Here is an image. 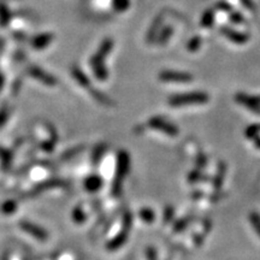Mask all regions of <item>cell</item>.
<instances>
[{
	"mask_svg": "<svg viewBox=\"0 0 260 260\" xmlns=\"http://www.w3.org/2000/svg\"><path fill=\"white\" fill-rule=\"evenodd\" d=\"M130 166V158L128 152L125 150H119L117 155V168L116 174H114L113 182H112V194L113 196H119L122 193L123 180L127 176Z\"/></svg>",
	"mask_w": 260,
	"mask_h": 260,
	"instance_id": "cell-1",
	"label": "cell"
},
{
	"mask_svg": "<svg viewBox=\"0 0 260 260\" xmlns=\"http://www.w3.org/2000/svg\"><path fill=\"white\" fill-rule=\"evenodd\" d=\"M207 101H209V95L206 93L194 92L171 97L169 99V104L172 108H183V106L188 105H202V104H206Z\"/></svg>",
	"mask_w": 260,
	"mask_h": 260,
	"instance_id": "cell-2",
	"label": "cell"
},
{
	"mask_svg": "<svg viewBox=\"0 0 260 260\" xmlns=\"http://www.w3.org/2000/svg\"><path fill=\"white\" fill-rule=\"evenodd\" d=\"M130 226H131V215L129 212H125L124 217H123L122 221V228H120L119 232L116 235V236L112 237L111 241H109V243L106 245V248H108L109 251L113 252L122 247V246L127 242Z\"/></svg>",
	"mask_w": 260,
	"mask_h": 260,
	"instance_id": "cell-3",
	"label": "cell"
},
{
	"mask_svg": "<svg viewBox=\"0 0 260 260\" xmlns=\"http://www.w3.org/2000/svg\"><path fill=\"white\" fill-rule=\"evenodd\" d=\"M147 125L150 129L160 131V133L166 134V135L171 136V138L179 135V129L175 127V124H172L169 120L161 118V117H152L147 123Z\"/></svg>",
	"mask_w": 260,
	"mask_h": 260,
	"instance_id": "cell-4",
	"label": "cell"
},
{
	"mask_svg": "<svg viewBox=\"0 0 260 260\" xmlns=\"http://www.w3.org/2000/svg\"><path fill=\"white\" fill-rule=\"evenodd\" d=\"M20 228L22 229V231L30 235L33 239L40 241V242H45V241H47L48 237H50V235H48V232L46 231L45 229L37 225V224L32 223V222L22 221L20 223Z\"/></svg>",
	"mask_w": 260,
	"mask_h": 260,
	"instance_id": "cell-5",
	"label": "cell"
},
{
	"mask_svg": "<svg viewBox=\"0 0 260 260\" xmlns=\"http://www.w3.org/2000/svg\"><path fill=\"white\" fill-rule=\"evenodd\" d=\"M159 78L164 82H176V83H186L193 80L189 74L180 71H163L160 73Z\"/></svg>",
	"mask_w": 260,
	"mask_h": 260,
	"instance_id": "cell-6",
	"label": "cell"
},
{
	"mask_svg": "<svg viewBox=\"0 0 260 260\" xmlns=\"http://www.w3.org/2000/svg\"><path fill=\"white\" fill-rule=\"evenodd\" d=\"M28 74L32 76L33 78L40 81L41 83L46 84V86L52 87L57 84V80L53 77V76L50 75V74H47L46 71H43L42 69H40V68H37V67H30L28 69Z\"/></svg>",
	"mask_w": 260,
	"mask_h": 260,
	"instance_id": "cell-7",
	"label": "cell"
},
{
	"mask_svg": "<svg viewBox=\"0 0 260 260\" xmlns=\"http://www.w3.org/2000/svg\"><path fill=\"white\" fill-rule=\"evenodd\" d=\"M104 182L103 179L99 176V175H90V176L86 177L83 182V187L88 193H97L103 187Z\"/></svg>",
	"mask_w": 260,
	"mask_h": 260,
	"instance_id": "cell-8",
	"label": "cell"
},
{
	"mask_svg": "<svg viewBox=\"0 0 260 260\" xmlns=\"http://www.w3.org/2000/svg\"><path fill=\"white\" fill-rule=\"evenodd\" d=\"M236 100L239 101L240 104H243V105H245L247 109H250L251 111L260 113V104H259V101L257 99H254V98L247 97V95H245V94H237Z\"/></svg>",
	"mask_w": 260,
	"mask_h": 260,
	"instance_id": "cell-9",
	"label": "cell"
},
{
	"mask_svg": "<svg viewBox=\"0 0 260 260\" xmlns=\"http://www.w3.org/2000/svg\"><path fill=\"white\" fill-rule=\"evenodd\" d=\"M52 40H53V35L52 34L37 35V37H35L34 39L32 40V46L35 50H43V48L50 45Z\"/></svg>",
	"mask_w": 260,
	"mask_h": 260,
	"instance_id": "cell-10",
	"label": "cell"
},
{
	"mask_svg": "<svg viewBox=\"0 0 260 260\" xmlns=\"http://www.w3.org/2000/svg\"><path fill=\"white\" fill-rule=\"evenodd\" d=\"M71 74H73L74 80L77 82L81 87H83V88H86V89H90L92 83H90L89 78L84 75L83 71H82L81 69H78L77 67H74L73 70H71Z\"/></svg>",
	"mask_w": 260,
	"mask_h": 260,
	"instance_id": "cell-11",
	"label": "cell"
},
{
	"mask_svg": "<svg viewBox=\"0 0 260 260\" xmlns=\"http://www.w3.org/2000/svg\"><path fill=\"white\" fill-rule=\"evenodd\" d=\"M71 217H73L74 223L78 224V225L84 224L87 221V215H86V212H84V210L82 209L81 205H78V206H76L75 209H74Z\"/></svg>",
	"mask_w": 260,
	"mask_h": 260,
	"instance_id": "cell-12",
	"label": "cell"
},
{
	"mask_svg": "<svg viewBox=\"0 0 260 260\" xmlns=\"http://www.w3.org/2000/svg\"><path fill=\"white\" fill-rule=\"evenodd\" d=\"M11 160H12V154H11L10 150L0 149V168H1L2 170L10 169Z\"/></svg>",
	"mask_w": 260,
	"mask_h": 260,
	"instance_id": "cell-13",
	"label": "cell"
},
{
	"mask_svg": "<svg viewBox=\"0 0 260 260\" xmlns=\"http://www.w3.org/2000/svg\"><path fill=\"white\" fill-rule=\"evenodd\" d=\"M224 34L229 37V39L234 41L236 43H245L247 41V35L241 34V33L234 32V30H224Z\"/></svg>",
	"mask_w": 260,
	"mask_h": 260,
	"instance_id": "cell-14",
	"label": "cell"
},
{
	"mask_svg": "<svg viewBox=\"0 0 260 260\" xmlns=\"http://www.w3.org/2000/svg\"><path fill=\"white\" fill-rule=\"evenodd\" d=\"M17 207H18L17 202L13 201V200H7V201H5L4 204L1 205V206H0V211H1L2 215L10 216V215H13V213L16 212Z\"/></svg>",
	"mask_w": 260,
	"mask_h": 260,
	"instance_id": "cell-15",
	"label": "cell"
},
{
	"mask_svg": "<svg viewBox=\"0 0 260 260\" xmlns=\"http://www.w3.org/2000/svg\"><path fill=\"white\" fill-rule=\"evenodd\" d=\"M139 216H140V218L142 220L144 223H147V224H150L153 223V221L155 220V215L154 212H153L150 209H141L140 212H139Z\"/></svg>",
	"mask_w": 260,
	"mask_h": 260,
	"instance_id": "cell-16",
	"label": "cell"
},
{
	"mask_svg": "<svg viewBox=\"0 0 260 260\" xmlns=\"http://www.w3.org/2000/svg\"><path fill=\"white\" fill-rule=\"evenodd\" d=\"M10 114H11V109L9 108V105H4L1 109H0V129L6 124Z\"/></svg>",
	"mask_w": 260,
	"mask_h": 260,
	"instance_id": "cell-17",
	"label": "cell"
},
{
	"mask_svg": "<svg viewBox=\"0 0 260 260\" xmlns=\"http://www.w3.org/2000/svg\"><path fill=\"white\" fill-rule=\"evenodd\" d=\"M104 152H105V146L104 145H100V146H98L97 149H94V152H93V163H98V161L100 160V158L103 157Z\"/></svg>",
	"mask_w": 260,
	"mask_h": 260,
	"instance_id": "cell-18",
	"label": "cell"
},
{
	"mask_svg": "<svg viewBox=\"0 0 260 260\" xmlns=\"http://www.w3.org/2000/svg\"><path fill=\"white\" fill-rule=\"evenodd\" d=\"M113 6L117 11H124L129 6V0H113Z\"/></svg>",
	"mask_w": 260,
	"mask_h": 260,
	"instance_id": "cell-19",
	"label": "cell"
},
{
	"mask_svg": "<svg viewBox=\"0 0 260 260\" xmlns=\"http://www.w3.org/2000/svg\"><path fill=\"white\" fill-rule=\"evenodd\" d=\"M213 23V13L212 12H206L204 16V20H202L201 24L205 27H210Z\"/></svg>",
	"mask_w": 260,
	"mask_h": 260,
	"instance_id": "cell-20",
	"label": "cell"
},
{
	"mask_svg": "<svg viewBox=\"0 0 260 260\" xmlns=\"http://www.w3.org/2000/svg\"><path fill=\"white\" fill-rule=\"evenodd\" d=\"M252 224H253L254 229L256 231L258 232V235H260V218L257 215H252Z\"/></svg>",
	"mask_w": 260,
	"mask_h": 260,
	"instance_id": "cell-21",
	"label": "cell"
},
{
	"mask_svg": "<svg viewBox=\"0 0 260 260\" xmlns=\"http://www.w3.org/2000/svg\"><path fill=\"white\" fill-rule=\"evenodd\" d=\"M199 45H200V40H199V37H195V39L190 41L188 48H189V51H196L199 48Z\"/></svg>",
	"mask_w": 260,
	"mask_h": 260,
	"instance_id": "cell-22",
	"label": "cell"
},
{
	"mask_svg": "<svg viewBox=\"0 0 260 260\" xmlns=\"http://www.w3.org/2000/svg\"><path fill=\"white\" fill-rule=\"evenodd\" d=\"M146 257L149 260H157V253H155V250L153 248H147L146 251Z\"/></svg>",
	"mask_w": 260,
	"mask_h": 260,
	"instance_id": "cell-23",
	"label": "cell"
},
{
	"mask_svg": "<svg viewBox=\"0 0 260 260\" xmlns=\"http://www.w3.org/2000/svg\"><path fill=\"white\" fill-rule=\"evenodd\" d=\"M171 216H174V210H172L171 207H168V210H166V217H165V221H169V218H170Z\"/></svg>",
	"mask_w": 260,
	"mask_h": 260,
	"instance_id": "cell-24",
	"label": "cell"
},
{
	"mask_svg": "<svg viewBox=\"0 0 260 260\" xmlns=\"http://www.w3.org/2000/svg\"><path fill=\"white\" fill-rule=\"evenodd\" d=\"M2 86H4V77H2L1 73H0V90L2 89Z\"/></svg>",
	"mask_w": 260,
	"mask_h": 260,
	"instance_id": "cell-25",
	"label": "cell"
}]
</instances>
